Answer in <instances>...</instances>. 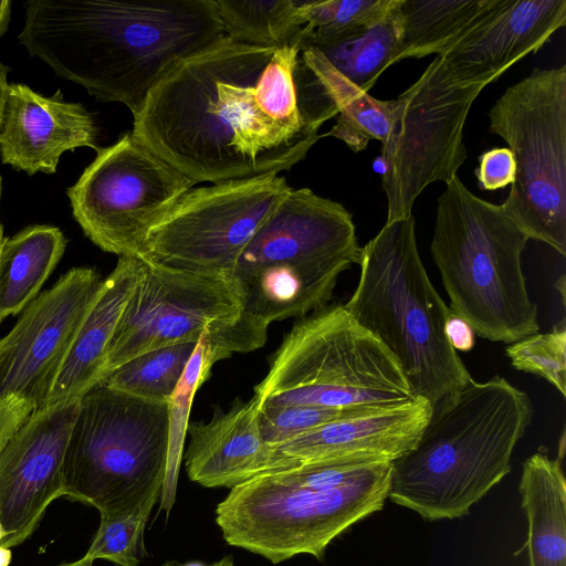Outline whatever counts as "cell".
I'll return each instance as SVG.
<instances>
[{
    "mask_svg": "<svg viewBox=\"0 0 566 566\" xmlns=\"http://www.w3.org/2000/svg\"><path fill=\"white\" fill-rule=\"evenodd\" d=\"M337 114L300 49L226 35L169 70L132 133L196 184H217L291 169Z\"/></svg>",
    "mask_w": 566,
    "mask_h": 566,
    "instance_id": "6da1fadb",
    "label": "cell"
},
{
    "mask_svg": "<svg viewBox=\"0 0 566 566\" xmlns=\"http://www.w3.org/2000/svg\"><path fill=\"white\" fill-rule=\"evenodd\" d=\"M224 36L216 0H30L18 39L56 75L135 117L172 66Z\"/></svg>",
    "mask_w": 566,
    "mask_h": 566,
    "instance_id": "7a4b0ae2",
    "label": "cell"
},
{
    "mask_svg": "<svg viewBox=\"0 0 566 566\" xmlns=\"http://www.w3.org/2000/svg\"><path fill=\"white\" fill-rule=\"evenodd\" d=\"M533 413L505 378L471 379L432 408L416 444L391 462L388 497L429 521L467 515L510 472Z\"/></svg>",
    "mask_w": 566,
    "mask_h": 566,
    "instance_id": "3957f363",
    "label": "cell"
},
{
    "mask_svg": "<svg viewBox=\"0 0 566 566\" xmlns=\"http://www.w3.org/2000/svg\"><path fill=\"white\" fill-rule=\"evenodd\" d=\"M391 462H304L230 489L216 509L224 541L273 564L324 557L328 544L388 497Z\"/></svg>",
    "mask_w": 566,
    "mask_h": 566,
    "instance_id": "277c9868",
    "label": "cell"
},
{
    "mask_svg": "<svg viewBox=\"0 0 566 566\" xmlns=\"http://www.w3.org/2000/svg\"><path fill=\"white\" fill-rule=\"evenodd\" d=\"M416 221L386 222L361 249L359 280L343 304L392 354L416 396L437 407L472 379L446 336L451 310L421 262Z\"/></svg>",
    "mask_w": 566,
    "mask_h": 566,
    "instance_id": "5b68a950",
    "label": "cell"
},
{
    "mask_svg": "<svg viewBox=\"0 0 566 566\" xmlns=\"http://www.w3.org/2000/svg\"><path fill=\"white\" fill-rule=\"evenodd\" d=\"M527 234L455 176L437 205L431 255L452 313L481 337L505 344L538 333L522 270Z\"/></svg>",
    "mask_w": 566,
    "mask_h": 566,
    "instance_id": "8992f818",
    "label": "cell"
},
{
    "mask_svg": "<svg viewBox=\"0 0 566 566\" xmlns=\"http://www.w3.org/2000/svg\"><path fill=\"white\" fill-rule=\"evenodd\" d=\"M392 354L343 304L296 322L254 388L259 408L387 410L416 401Z\"/></svg>",
    "mask_w": 566,
    "mask_h": 566,
    "instance_id": "52a82bcc",
    "label": "cell"
},
{
    "mask_svg": "<svg viewBox=\"0 0 566 566\" xmlns=\"http://www.w3.org/2000/svg\"><path fill=\"white\" fill-rule=\"evenodd\" d=\"M169 402L97 382L78 401L64 460L63 496L101 515L156 504L165 483Z\"/></svg>",
    "mask_w": 566,
    "mask_h": 566,
    "instance_id": "ba28073f",
    "label": "cell"
},
{
    "mask_svg": "<svg viewBox=\"0 0 566 566\" xmlns=\"http://www.w3.org/2000/svg\"><path fill=\"white\" fill-rule=\"evenodd\" d=\"M490 132L515 160L502 203L528 237L566 255V65L535 69L509 86L489 112Z\"/></svg>",
    "mask_w": 566,
    "mask_h": 566,
    "instance_id": "9c48e42d",
    "label": "cell"
},
{
    "mask_svg": "<svg viewBox=\"0 0 566 566\" xmlns=\"http://www.w3.org/2000/svg\"><path fill=\"white\" fill-rule=\"evenodd\" d=\"M485 87L453 82L436 55L421 76L394 99L390 128L380 149L386 222L411 216L416 199L430 184H447L458 176L468 156L464 124Z\"/></svg>",
    "mask_w": 566,
    "mask_h": 566,
    "instance_id": "30bf717a",
    "label": "cell"
},
{
    "mask_svg": "<svg viewBox=\"0 0 566 566\" xmlns=\"http://www.w3.org/2000/svg\"><path fill=\"white\" fill-rule=\"evenodd\" d=\"M196 185L132 132L99 148L67 189L73 217L99 249L145 260L150 231Z\"/></svg>",
    "mask_w": 566,
    "mask_h": 566,
    "instance_id": "8fae6325",
    "label": "cell"
},
{
    "mask_svg": "<svg viewBox=\"0 0 566 566\" xmlns=\"http://www.w3.org/2000/svg\"><path fill=\"white\" fill-rule=\"evenodd\" d=\"M291 189L280 174L192 187L150 231L144 261L231 281L241 253Z\"/></svg>",
    "mask_w": 566,
    "mask_h": 566,
    "instance_id": "7c38bea8",
    "label": "cell"
},
{
    "mask_svg": "<svg viewBox=\"0 0 566 566\" xmlns=\"http://www.w3.org/2000/svg\"><path fill=\"white\" fill-rule=\"evenodd\" d=\"M240 301L233 283L144 261L111 340L103 377L151 349L202 342L212 364L229 358Z\"/></svg>",
    "mask_w": 566,
    "mask_h": 566,
    "instance_id": "4fadbf2b",
    "label": "cell"
},
{
    "mask_svg": "<svg viewBox=\"0 0 566 566\" xmlns=\"http://www.w3.org/2000/svg\"><path fill=\"white\" fill-rule=\"evenodd\" d=\"M103 280L96 270H69L36 295L0 338V398L15 396L44 407L80 326Z\"/></svg>",
    "mask_w": 566,
    "mask_h": 566,
    "instance_id": "5bb4252c",
    "label": "cell"
},
{
    "mask_svg": "<svg viewBox=\"0 0 566 566\" xmlns=\"http://www.w3.org/2000/svg\"><path fill=\"white\" fill-rule=\"evenodd\" d=\"M78 401L33 410L0 453V545L11 549L36 530L64 494V460Z\"/></svg>",
    "mask_w": 566,
    "mask_h": 566,
    "instance_id": "9a60e30c",
    "label": "cell"
},
{
    "mask_svg": "<svg viewBox=\"0 0 566 566\" xmlns=\"http://www.w3.org/2000/svg\"><path fill=\"white\" fill-rule=\"evenodd\" d=\"M360 249L353 216L343 205L308 188H292L243 250L234 272L293 264L339 276L358 264Z\"/></svg>",
    "mask_w": 566,
    "mask_h": 566,
    "instance_id": "2e32d148",
    "label": "cell"
},
{
    "mask_svg": "<svg viewBox=\"0 0 566 566\" xmlns=\"http://www.w3.org/2000/svg\"><path fill=\"white\" fill-rule=\"evenodd\" d=\"M566 24V0H494L482 17L439 54L449 77L488 85Z\"/></svg>",
    "mask_w": 566,
    "mask_h": 566,
    "instance_id": "e0dca14e",
    "label": "cell"
},
{
    "mask_svg": "<svg viewBox=\"0 0 566 566\" xmlns=\"http://www.w3.org/2000/svg\"><path fill=\"white\" fill-rule=\"evenodd\" d=\"M93 115L66 102L59 90L44 96L24 84L9 83L0 116V158L32 176L54 174L61 156L80 147L98 150Z\"/></svg>",
    "mask_w": 566,
    "mask_h": 566,
    "instance_id": "ac0fdd59",
    "label": "cell"
},
{
    "mask_svg": "<svg viewBox=\"0 0 566 566\" xmlns=\"http://www.w3.org/2000/svg\"><path fill=\"white\" fill-rule=\"evenodd\" d=\"M187 433V474L205 488L232 489L258 475L298 464L263 441L253 397L216 411L209 422L189 423Z\"/></svg>",
    "mask_w": 566,
    "mask_h": 566,
    "instance_id": "d6986e66",
    "label": "cell"
},
{
    "mask_svg": "<svg viewBox=\"0 0 566 566\" xmlns=\"http://www.w3.org/2000/svg\"><path fill=\"white\" fill-rule=\"evenodd\" d=\"M431 410L419 397L400 407L327 423L275 448L296 463L392 462L416 444Z\"/></svg>",
    "mask_w": 566,
    "mask_h": 566,
    "instance_id": "ffe728a7",
    "label": "cell"
},
{
    "mask_svg": "<svg viewBox=\"0 0 566 566\" xmlns=\"http://www.w3.org/2000/svg\"><path fill=\"white\" fill-rule=\"evenodd\" d=\"M143 268L142 259L118 258L80 326L44 407L80 401L102 380L111 340Z\"/></svg>",
    "mask_w": 566,
    "mask_h": 566,
    "instance_id": "44dd1931",
    "label": "cell"
},
{
    "mask_svg": "<svg viewBox=\"0 0 566 566\" xmlns=\"http://www.w3.org/2000/svg\"><path fill=\"white\" fill-rule=\"evenodd\" d=\"M518 490L528 523V566H566V482L560 460L544 451L527 458Z\"/></svg>",
    "mask_w": 566,
    "mask_h": 566,
    "instance_id": "7402d4cb",
    "label": "cell"
},
{
    "mask_svg": "<svg viewBox=\"0 0 566 566\" xmlns=\"http://www.w3.org/2000/svg\"><path fill=\"white\" fill-rule=\"evenodd\" d=\"M66 247L63 232L52 226H30L0 247V323L22 312L61 260Z\"/></svg>",
    "mask_w": 566,
    "mask_h": 566,
    "instance_id": "603a6c76",
    "label": "cell"
},
{
    "mask_svg": "<svg viewBox=\"0 0 566 566\" xmlns=\"http://www.w3.org/2000/svg\"><path fill=\"white\" fill-rule=\"evenodd\" d=\"M494 0H401V38L395 63L448 50Z\"/></svg>",
    "mask_w": 566,
    "mask_h": 566,
    "instance_id": "cb8c5ba5",
    "label": "cell"
},
{
    "mask_svg": "<svg viewBox=\"0 0 566 566\" xmlns=\"http://www.w3.org/2000/svg\"><path fill=\"white\" fill-rule=\"evenodd\" d=\"M302 55L326 87L338 114L324 136L343 140L353 151L364 150L370 139H386L392 118L394 99L382 101L361 91L344 77L317 49Z\"/></svg>",
    "mask_w": 566,
    "mask_h": 566,
    "instance_id": "d4e9b609",
    "label": "cell"
},
{
    "mask_svg": "<svg viewBox=\"0 0 566 566\" xmlns=\"http://www.w3.org/2000/svg\"><path fill=\"white\" fill-rule=\"evenodd\" d=\"M400 2L395 0L389 11L375 23L315 49L344 77L368 93L382 72L395 64L401 38Z\"/></svg>",
    "mask_w": 566,
    "mask_h": 566,
    "instance_id": "484cf974",
    "label": "cell"
},
{
    "mask_svg": "<svg viewBox=\"0 0 566 566\" xmlns=\"http://www.w3.org/2000/svg\"><path fill=\"white\" fill-rule=\"evenodd\" d=\"M216 2L226 35L231 40L261 48H297L303 0Z\"/></svg>",
    "mask_w": 566,
    "mask_h": 566,
    "instance_id": "4316f807",
    "label": "cell"
},
{
    "mask_svg": "<svg viewBox=\"0 0 566 566\" xmlns=\"http://www.w3.org/2000/svg\"><path fill=\"white\" fill-rule=\"evenodd\" d=\"M197 344L184 342L145 352L99 382L138 398L169 402Z\"/></svg>",
    "mask_w": 566,
    "mask_h": 566,
    "instance_id": "83f0119b",
    "label": "cell"
},
{
    "mask_svg": "<svg viewBox=\"0 0 566 566\" xmlns=\"http://www.w3.org/2000/svg\"><path fill=\"white\" fill-rule=\"evenodd\" d=\"M395 0H303L302 28L296 45L302 51L348 36L381 19Z\"/></svg>",
    "mask_w": 566,
    "mask_h": 566,
    "instance_id": "f1b7e54d",
    "label": "cell"
},
{
    "mask_svg": "<svg viewBox=\"0 0 566 566\" xmlns=\"http://www.w3.org/2000/svg\"><path fill=\"white\" fill-rule=\"evenodd\" d=\"M201 338L192 353L184 375L169 400V449L165 483L161 491L160 509L167 513L174 505L181 450L188 429V418L193 396L205 382L212 368Z\"/></svg>",
    "mask_w": 566,
    "mask_h": 566,
    "instance_id": "f546056e",
    "label": "cell"
},
{
    "mask_svg": "<svg viewBox=\"0 0 566 566\" xmlns=\"http://www.w3.org/2000/svg\"><path fill=\"white\" fill-rule=\"evenodd\" d=\"M512 366L544 378L559 394L566 395V328L565 321L547 333H535L506 346Z\"/></svg>",
    "mask_w": 566,
    "mask_h": 566,
    "instance_id": "4dcf8cb0",
    "label": "cell"
},
{
    "mask_svg": "<svg viewBox=\"0 0 566 566\" xmlns=\"http://www.w3.org/2000/svg\"><path fill=\"white\" fill-rule=\"evenodd\" d=\"M155 504L116 515H101L99 526L82 557L94 562L105 559L117 566H138L143 533Z\"/></svg>",
    "mask_w": 566,
    "mask_h": 566,
    "instance_id": "1f68e13d",
    "label": "cell"
},
{
    "mask_svg": "<svg viewBox=\"0 0 566 566\" xmlns=\"http://www.w3.org/2000/svg\"><path fill=\"white\" fill-rule=\"evenodd\" d=\"M378 411L382 410L313 406L265 407L258 409V423L263 441L276 447L327 423Z\"/></svg>",
    "mask_w": 566,
    "mask_h": 566,
    "instance_id": "d6a6232c",
    "label": "cell"
},
{
    "mask_svg": "<svg viewBox=\"0 0 566 566\" xmlns=\"http://www.w3.org/2000/svg\"><path fill=\"white\" fill-rule=\"evenodd\" d=\"M482 190H496L512 185L515 178V160L507 147H496L483 153L475 171Z\"/></svg>",
    "mask_w": 566,
    "mask_h": 566,
    "instance_id": "836d02e7",
    "label": "cell"
},
{
    "mask_svg": "<svg viewBox=\"0 0 566 566\" xmlns=\"http://www.w3.org/2000/svg\"><path fill=\"white\" fill-rule=\"evenodd\" d=\"M33 410L30 402L19 397L0 398V453Z\"/></svg>",
    "mask_w": 566,
    "mask_h": 566,
    "instance_id": "e575fe53",
    "label": "cell"
},
{
    "mask_svg": "<svg viewBox=\"0 0 566 566\" xmlns=\"http://www.w3.org/2000/svg\"><path fill=\"white\" fill-rule=\"evenodd\" d=\"M474 334L464 319L451 312L446 323V336L455 352L471 350L474 346Z\"/></svg>",
    "mask_w": 566,
    "mask_h": 566,
    "instance_id": "d590c367",
    "label": "cell"
},
{
    "mask_svg": "<svg viewBox=\"0 0 566 566\" xmlns=\"http://www.w3.org/2000/svg\"><path fill=\"white\" fill-rule=\"evenodd\" d=\"M11 4L10 0H0V38L8 31L11 19Z\"/></svg>",
    "mask_w": 566,
    "mask_h": 566,
    "instance_id": "8d00e7d4",
    "label": "cell"
},
{
    "mask_svg": "<svg viewBox=\"0 0 566 566\" xmlns=\"http://www.w3.org/2000/svg\"><path fill=\"white\" fill-rule=\"evenodd\" d=\"M161 566H234V563L231 556H224L210 565H203L200 563L180 564L176 560H168L164 563Z\"/></svg>",
    "mask_w": 566,
    "mask_h": 566,
    "instance_id": "74e56055",
    "label": "cell"
},
{
    "mask_svg": "<svg viewBox=\"0 0 566 566\" xmlns=\"http://www.w3.org/2000/svg\"><path fill=\"white\" fill-rule=\"evenodd\" d=\"M9 69L0 61V116L8 82Z\"/></svg>",
    "mask_w": 566,
    "mask_h": 566,
    "instance_id": "f35d334b",
    "label": "cell"
},
{
    "mask_svg": "<svg viewBox=\"0 0 566 566\" xmlns=\"http://www.w3.org/2000/svg\"><path fill=\"white\" fill-rule=\"evenodd\" d=\"M11 562V549L0 545V566H8Z\"/></svg>",
    "mask_w": 566,
    "mask_h": 566,
    "instance_id": "ab89813d",
    "label": "cell"
},
{
    "mask_svg": "<svg viewBox=\"0 0 566 566\" xmlns=\"http://www.w3.org/2000/svg\"><path fill=\"white\" fill-rule=\"evenodd\" d=\"M55 566H93V563L81 558L72 563H63Z\"/></svg>",
    "mask_w": 566,
    "mask_h": 566,
    "instance_id": "60d3db41",
    "label": "cell"
},
{
    "mask_svg": "<svg viewBox=\"0 0 566 566\" xmlns=\"http://www.w3.org/2000/svg\"><path fill=\"white\" fill-rule=\"evenodd\" d=\"M4 536H6V532H4V530H3V527H2V525L0 523V543L4 538Z\"/></svg>",
    "mask_w": 566,
    "mask_h": 566,
    "instance_id": "b9f144b4",
    "label": "cell"
},
{
    "mask_svg": "<svg viewBox=\"0 0 566 566\" xmlns=\"http://www.w3.org/2000/svg\"><path fill=\"white\" fill-rule=\"evenodd\" d=\"M2 240H3V230L1 228L0 229V247H1Z\"/></svg>",
    "mask_w": 566,
    "mask_h": 566,
    "instance_id": "7bdbcfd3",
    "label": "cell"
},
{
    "mask_svg": "<svg viewBox=\"0 0 566 566\" xmlns=\"http://www.w3.org/2000/svg\"><path fill=\"white\" fill-rule=\"evenodd\" d=\"M1 182H2V179H1V176H0V197H1V190H2V185H1ZM1 228H2V224H1V222H0V229H1Z\"/></svg>",
    "mask_w": 566,
    "mask_h": 566,
    "instance_id": "ee69618b",
    "label": "cell"
}]
</instances>
